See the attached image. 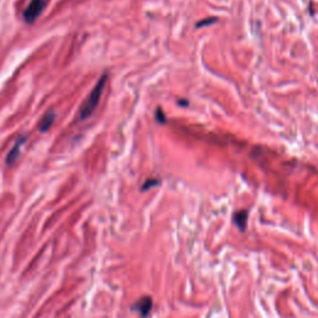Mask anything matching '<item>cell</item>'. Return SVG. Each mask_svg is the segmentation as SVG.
Segmentation results:
<instances>
[{"label":"cell","mask_w":318,"mask_h":318,"mask_svg":"<svg viewBox=\"0 0 318 318\" xmlns=\"http://www.w3.org/2000/svg\"><path fill=\"white\" fill-rule=\"evenodd\" d=\"M107 80H108V76H107V74H103L102 76H101V79L97 81L96 86H95L94 89H92L91 94L88 95L87 100L85 101L82 107H81L79 113V118L81 121H85L91 117L95 109L97 108L98 102H100L101 96H102L103 94V89L106 87Z\"/></svg>","instance_id":"obj_1"},{"label":"cell","mask_w":318,"mask_h":318,"mask_svg":"<svg viewBox=\"0 0 318 318\" xmlns=\"http://www.w3.org/2000/svg\"><path fill=\"white\" fill-rule=\"evenodd\" d=\"M46 0H30L28 8L22 13V20L28 25H33L45 9Z\"/></svg>","instance_id":"obj_2"},{"label":"cell","mask_w":318,"mask_h":318,"mask_svg":"<svg viewBox=\"0 0 318 318\" xmlns=\"http://www.w3.org/2000/svg\"><path fill=\"white\" fill-rule=\"evenodd\" d=\"M27 140H28L27 135H19V137L16 138L13 148L9 150L7 158H5V163H7L8 166H13V164L18 161V158L20 157V152H21V148L24 147Z\"/></svg>","instance_id":"obj_3"},{"label":"cell","mask_w":318,"mask_h":318,"mask_svg":"<svg viewBox=\"0 0 318 318\" xmlns=\"http://www.w3.org/2000/svg\"><path fill=\"white\" fill-rule=\"evenodd\" d=\"M152 307H153V301L149 296L142 297L141 300H138L137 302L133 305V309L140 312V314L142 317H146L147 314L152 311Z\"/></svg>","instance_id":"obj_4"},{"label":"cell","mask_w":318,"mask_h":318,"mask_svg":"<svg viewBox=\"0 0 318 318\" xmlns=\"http://www.w3.org/2000/svg\"><path fill=\"white\" fill-rule=\"evenodd\" d=\"M55 120H56V113H55L54 111H50V112H48V113H45L44 117H42L41 121L39 122L40 132H42V133L48 132L49 129L51 128V126L54 124Z\"/></svg>","instance_id":"obj_5"},{"label":"cell","mask_w":318,"mask_h":318,"mask_svg":"<svg viewBox=\"0 0 318 318\" xmlns=\"http://www.w3.org/2000/svg\"><path fill=\"white\" fill-rule=\"evenodd\" d=\"M247 216H248L247 210H239V212L234 214L233 221L235 222L236 226H238L241 231H245V229H246Z\"/></svg>","instance_id":"obj_6"},{"label":"cell","mask_w":318,"mask_h":318,"mask_svg":"<svg viewBox=\"0 0 318 318\" xmlns=\"http://www.w3.org/2000/svg\"><path fill=\"white\" fill-rule=\"evenodd\" d=\"M218 21V19L216 18H209V19H205V20H201V21H199L198 24H196V28H201V27H208L209 24H213V22Z\"/></svg>","instance_id":"obj_7"},{"label":"cell","mask_w":318,"mask_h":318,"mask_svg":"<svg viewBox=\"0 0 318 318\" xmlns=\"http://www.w3.org/2000/svg\"><path fill=\"white\" fill-rule=\"evenodd\" d=\"M155 118H157V121H158L159 123H164V122H166V116L162 113L161 108H157V115H155Z\"/></svg>","instance_id":"obj_8"},{"label":"cell","mask_w":318,"mask_h":318,"mask_svg":"<svg viewBox=\"0 0 318 318\" xmlns=\"http://www.w3.org/2000/svg\"><path fill=\"white\" fill-rule=\"evenodd\" d=\"M155 183H158V181H157V180H148V181H146V184H144L142 189H143V190H147L149 187L155 186Z\"/></svg>","instance_id":"obj_9"},{"label":"cell","mask_w":318,"mask_h":318,"mask_svg":"<svg viewBox=\"0 0 318 318\" xmlns=\"http://www.w3.org/2000/svg\"><path fill=\"white\" fill-rule=\"evenodd\" d=\"M179 103H180V106H183V103H188V101H179Z\"/></svg>","instance_id":"obj_10"}]
</instances>
